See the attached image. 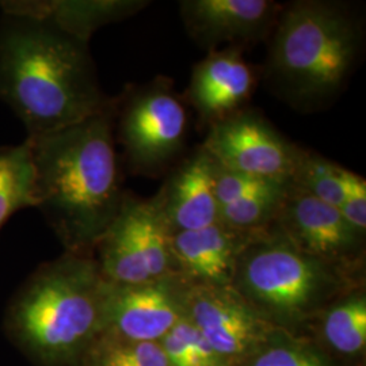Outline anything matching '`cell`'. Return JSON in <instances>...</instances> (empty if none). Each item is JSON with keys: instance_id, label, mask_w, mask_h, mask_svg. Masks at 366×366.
I'll return each mask as SVG.
<instances>
[{"instance_id": "1", "label": "cell", "mask_w": 366, "mask_h": 366, "mask_svg": "<svg viewBox=\"0 0 366 366\" xmlns=\"http://www.w3.org/2000/svg\"><path fill=\"white\" fill-rule=\"evenodd\" d=\"M26 140L34 167V208L64 252L92 255L127 194L114 139V99L78 124Z\"/></svg>"}, {"instance_id": "2", "label": "cell", "mask_w": 366, "mask_h": 366, "mask_svg": "<svg viewBox=\"0 0 366 366\" xmlns=\"http://www.w3.org/2000/svg\"><path fill=\"white\" fill-rule=\"evenodd\" d=\"M0 101L34 137L92 117L112 98L101 87L90 42L44 18L1 13Z\"/></svg>"}, {"instance_id": "3", "label": "cell", "mask_w": 366, "mask_h": 366, "mask_svg": "<svg viewBox=\"0 0 366 366\" xmlns=\"http://www.w3.org/2000/svg\"><path fill=\"white\" fill-rule=\"evenodd\" d=\"M106 280L92 255L64 252L14 293L4 331L34 366H81L105 332Z\"/></svg>"}, {"instance_id": "4", "label": "cell", "mask_w": 366, "mask_h": 366, "mask_svg": "<svg viewBox=\"0 0 366 366\" xmlns=\"http://www.w3.org/2000/svg\"><path fill=\"white\" fill-rule=\"evenodd\" d=\"M267 75L296 105L335 98L360 60L361 18L338 1L299 0L282 7L272 30Z\"/></svg>"}, {"instance_id": "5", "label": "cell", "mask_w": 366, "mask_h": 366, "mask_svg": "<svg viewBox=\"0 0 366 366\" xmlns=\"http://www.w3.org/2000/svg\"><path fill=\"white\" fill-rule=\"evenodd\" d=\"M355 272L302 252L272 225L249 236L231 287L267 323L297 334L334 301L361 288Z\"/></svg>"}, {"instance_id": "6", "label": "cell", "mask_w": 366, "mask_h": 366, "mask_svg": "<svg viewBox=\"0 0 366 366\" xmlns=\"http://www.w3.org/2000/svg\"><path fill=\"white\" fill-rule=\"evenodd\" d=\"M189 117L170 80L157 79L114 99V139L132 172L152 175L182 149Z\"/></svg>"}, {"instance_id": "7", "label": "cell", "mask_w": 366, "mask_h": 366, "mask_svg": "<svg viewBox=\"0 0 366 366\" xmlns=\"http://www.w3.org/2000/svg\"><path fill=\"white\" fill-rule=\"evenodd\" d=\"M92 257L110 284L134 285L177 275L171 229L154 198L127 193Z\"/></svg>"}, {"instance_id": "8", "label": "cell", "mask_w": 366, "mask_h": 366, "mask_svg": "<svg viewBox=\"0 0 366 366\" xmlns=\"http://www.w3.org/2000/svg\"><path fill=\"white\" fill-rule=\"evenodd\" d=\"M201 148L224 170L282 183L292 182L304 152L251 110L210 125Z\"/></svg>"}, {"instance_id": "9", "label": "cell", "mask_w": 366, "mask_h": 366, "mask_svg": "<svg viewBox=\"0 0 366 366\" xmlns=\"http://www.w3.org/2000/svg\"><path fill=\"white\" fill-rule=\"evenodd\" d=\"M184 316L225 366H242L273 328L232 287L189 284Z\"/></svg>"}, {"instance_id": "10", "label": "cell", "mask_w": 366, "mask_h": 366, "mask_svg": "<svg viewBox=\"0 0 366 366\" xmlns=\"http://www.w3.org/2000/svg\"><path fill=\"white\" fill-rule=\"evenodd\" d=\"M275 228L302 252L358 270L364 237L346 222L338 208L327 205L290 183Z\"/></svg>"}, {"instance_id": "11", "label": "cell", "mask_w": 366, "mask_h": 366, "mask_svg": "<svg viewBox=\"0 0 366 366\" xmlns=\"http://www.w3.org/2000/svg\"><path fill=\"white\" fill-rule=\"evenodd\" d=\"M186 287L178 274L134 285L106 281L104 334L159 342L184 315Z\"/></svg>"}, {"instance_id": "12", "label": "cell", "mask_w": 366, "mask_h": 366, "mask_svg": "<svg viewBox=\"0 0 366 366\" xmlns=\"http://www.w3.org/2000/svg\"><path fill=\"white\" fill-rule=\"evenodd\" d=\"M282 4L272 0H183L179 11L187 34L210 52L242 49L267 37Z\"/></svg>"}, {"instance_id": "13", "label": "cell", "mask_w": 366, "mask_h": 366, "mask_svg": "<svg viewBox=\"0 0 366 366\" xmlns=\"http://www.w3.org/2000/svg\"><path fill=\"white\" fill-rule=\"evenodd\" d=\"M214 170V162L199 147L154 197L171 232L201 229L219 222Z\"/></svg>"}, {"instance_id": "14", "label": "cell", "mask_w": 366, "mask_h": 366, "mask_svg": "<svg viewBox=\"0 0 366 366\" xmlns=\"http://www.w3.org/2000/svg\"><path fill=\"white\" fill-rule=\"evenodd\" d=\"M249 235L219 222L201 229L171 232L177 274L189 284L231 287L237 255Z\"/></svg>"}, {"instance_id": "15", "label": "cell", "mask_w": 366, "mask_h": 366, "mask_svg": "<svg viewBox=\"0 0 366 366\" xmlns=\"http://www.w3.org/2000/svg\"><path fill=\"white\" fill-rule=\"evenodd\" d=\"M255 86L252 68L239 49L214 51L199 61L189 86L190 102L210 125L242 110Z\"/></svg>"}, {"instance_id": "16", "label": "cell", "mask_w": 366, "mask_h": 366, "mask_svg": "<svg viewBox=\"0 0 366 366\" xmlns=\"http://www.w3.org/2000/svg\"><path fill=\"white\" fill-rule=\"evenodd\" d=\"M148 4L144 0H9L0 1V10L48 19L90 42L98 29L133 16Z\"/></svg>"}, {"instance_id": "17", "label": "cell", "mask_w": 366, "mask_h": 366, "mask_svg": "<svg viewBox=\"0 0 366 366\" xmlns=\"http://www.w3.org/2000/svg\"><path fill=\"white\" fill-rule=\"evenodd\" d=\"M320 334L334 353L357 357L366 347V296L361 288L342 296L317 316Z\"/></svg>"}, {"instance_id": "18", "label": "cell", "mask_w": 366, "mask_h": 366, "mask_svg": "<svg viewBox=\"0 0 366 366\" xmlns=\"http://www.w3.org/2000/svg\"><path fill=\"white\" fill-rule=\"evenodd\" d=\"M25 208H34V167L27 140L0 147V229Z\"/></svg>"}, {"instance_id": "19", "label": "cell", "mask_w": 366, "mask_h": 366, "mask_svg": "<svg viewBox=\"0 0 366 366\" xmlns=\"http://www.w3.org/2000/svg\"><path fill=\"white\" fill-rule=\"evenodd\" d=\"M242 366H332L314 345L295 332L274 327Z\"/></svg>"}, {"instance_id": "20", "label": "cell", "mask_w": 366, "mask_h": 366, "mask_svg": "<svg viewBox=\"0 0 366 366\" xmlns=\"http://www.w3.org/2000/svg\"><path fill=\"white\" fill-rule=\"evenodd\" d=\"M81 366H171L159 342H137L102 334Z\"/></svg>"}, {"instance_id": "21", "label": "cell", "mask_w": 366, "mask_h": 366, "mask_svg": "<svg viewBox=\"0 0 366 366\" xmlns=\"http://www.w3.org/2000/svg\"><path fill=\"white\" fill-rule=\"evenodd\" d=\"M287 187L272 193L243 198L219 207V222L242 234H255L274 224L288 192Z\"/></svg>"}, {"instance_id": "22", "label": "cell", "mask_w": 366, "mask_h": 366, "mask_svg": "<svg viewBox=\"0 0 366 366\" xmlns=\"http://www.w3.org/2000/svg\"><path fill=\"white\" fill-rule=\"evenodd\" d=\"M345 167L308 151L302 152L292 183L319 201L340 208L343 201Z\"/></svg>"}, {"instance_id": "23", "label": "cell", "mask_w": 366, "mask_h": 366, "mask_svg": "<svg viewBox=\"0 0 366 366\" xmlns=\"http://www.w3.org/2000/svg\"><path fill=\"white\" fill-rule=\"evenodd\" d=\"M171 366H225L199 330L183 315L159 340Z\"/></svg>"}, {"instance_id": "24", "label": "cell", "mask_w": 366, "mask_h": 366, "mask_svg": "<svg viewBox=\"0 0 366 366\" xmlns=\"http://www.w3.org/2000/svg\"><path fill=\"white\" fill-rule=\"evenodd\" d=\"M288 184L289 183L254 178L244 174H239L235 171L224 170L219 166H216L214 182H213L214 197L219 207L235 202L243 198L272 193L275 190L287 187Z\"/></svg>"}, {"instance_id": "25", "label": "cell", "mask_w": 366, "mask_h": 366, "mask_svg": "<svg viewBox=\"0 0 366 366\" xmlns=\"http://www.w3.org/2000/svg\"><path fill=\"white\" fill-rule=\"evenodd\" d=\"M338 210L360 235L366 232V181L353 171L343 172V201Z\"/></svg>"}]
</instances>
